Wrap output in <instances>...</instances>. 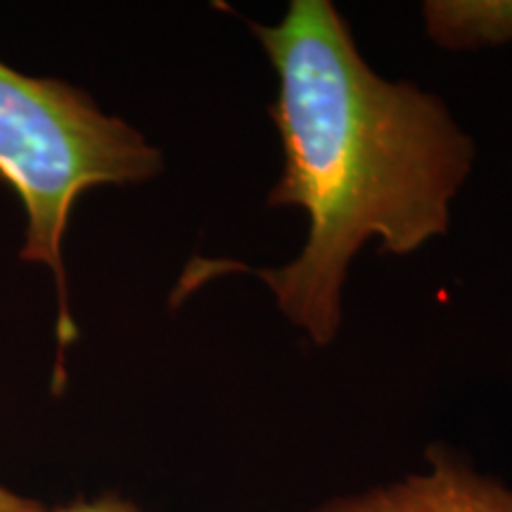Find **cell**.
<instances>
[{
  "mask_svg": "<svg viewBox=\"0 0 512 512\" xmlns=\"http://www.w3.org/2000/svg\"><path fill=\"white\" fill-rule=\"evenodd\" d=\"M43 508L38 501H31V498H24L15 494V491L5 489L0 484V512H43Z\"/></svg>",
  "mask_w": 512,
  "mask_h": 512,
  "instance_id": "6",
  "label": "cell"
},
{
  "mask_svg": "<svg viewBox=\"0 0 512 512\" xmlns=\"http://www.w3.org/2000/svg\"><path fill=\"white\" fill-rule=\"evenodd\" d=\"M162 166L155 145L126 121L102 112L79 88L36 79L0 60V178L17 192L27 214L19 256L55 275L62 349L76 339L62 264L76 200L100 185L145 183Z\"/></svg>",
  "mask_w": 512,
  "mask_h": 512,
  "instance_id": "2",
  "label": "cell"
},
{
  "mask_svg": "<svg viewBox=\"0 0 512 512\" xmlns=\"http://www.w3.org/2000/svg\"><path fill=\"white\" fill-rule=\"evenodd\" d=\"M313 512H512V489L446 453H434L425 475Z\"/></svg>",
  "mask_w": 512,
  "mask_h": 512,
  "instance_id": "3",
  "label": "cell"
},
{
  "mask_svg": "<svg viewBox=\"0 0 512 512\" xmlns=\"http://www.w3.org/2000/svg\"><path fill=\"white\" fill-rule=\"evenodd\" d=\"M252 31L278 74L271 117L285 162L268 204L309 216L297 259L259 278L325 347L339 330L358 249L380 240L403 256L444 235L475 145L444 102L375 74L328 0H292L278 24Z\"/></svg>",
  "mask_w": 512,
  "mask_h": 512,
  "instance_id": "1",
  "label": "cell"
},
{
  "mask_svg": "<svg viewBox=\"0 0 512 512\" xmlns=\"http://www.w3.org/2000/svg\"><path fill=\"white\" fill-rule=\"evenodd\" d=\"M422 17L427 34L451 50L503 46L512 41V0L427 3Z\"/></svg>",
  "mask_w": 512,
  "mask_h": 512,
  "instance_id": "4",
  "label": "cell"
},
{
  "mask_svg": "<svg viewBox=\"0 0 512 512\" xmlns=\"http://www.w3.org/2000/svg\"><path fill=\"white\" fill-rule=\"evenodd\" d=\"M48 512V510H43ZM55 512H143L138 505L124 501L119 496H102L98 501H79L67 505V508H60Z\"/></svg>",
  "mask_w": 512,
  "mask_h": 512,
  "instance_id": "5",
  "label": "cell"
}]
</instances>
